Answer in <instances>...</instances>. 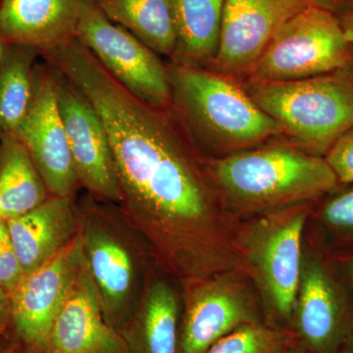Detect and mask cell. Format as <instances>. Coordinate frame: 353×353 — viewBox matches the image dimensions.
<instances>
[{
    "label": "cell",
    "mask_w": 353,
    "mask_h": 353,
    "mask_svg": "<svg viewBox=\"0 0 353 353\" xmlns=\"http://www.w3.org/2000/svg\"><path fill=\"white\" fill-rule=\"evenodd\" d=\"M68 78L105 128L119 182L120 217L152 261L178 282L245 272L228 211L173 104L148 103L123 87L92 55Z\"/></svg>",
    "instance_id": "1"
},
{
    "label": "cell",
    "mask_w": 353,
    "mask_h": 353,
    "mask_svg": "<svg viewBox=\"0 0 353 353\" xmlns=\"http://www.w3.org/2000/svg\"><path fill=\"white\" fill-rule=\"evenodd\" d=\"M208 166L223 203L234 218L317 202L340 185L324 157L287 146L234 153Z\"/></svg>",
    "instance_id": "2"
},
{
    "label": "cell",
    "mask_w": 353,
    "mask_h": 353,
    "mask_svg": "<svg viewBox=\"0 0 353 353\" xmlns=\"http://www.w3.org/2000/svg\"><path fill=\"white\" fill-rule=\"evenodd\" d=\"M316 202H301L239 224L236 245L259 294L265 322L292 330L303 236Z\"/></svg>",
    "instance_id": "3"
},
{
    "label": "cell",
    "mask_w": 353,
    "mask_h": 353,
    "mask_svg": "<svg viewBox=\"0 0 353 353\" xmlns=\"http://www.w3.org/2000/svg\"><path fill=\"white\" fill-rule=\"evenodd\" d=\"M245 92L282 134L316 157L353 128V63L290 82L250 80Z\"/></svg>",
    "instance_id": "4"
},
{
    "label": "cell",
    "mask_w": 353,
    "mask_h": 353,
    "mask_svg": "<svg viewBox=\"0 0 353 353\" xmlns=\"http://www.w3.org/2000/svg\"><path fill=\"white\" fill-rule=\"evenodd\" d=\"M78 210L83 257L102 312L106 322L120 332L138 303L152 257L113 203L90 194Z\"/></svg>",
    "instance_id": "5"
},
{
    "label": "cell",
    "mask_w": 353,
    "mask_h": 353,
    "mask_svg": "<svg viewBox=\"0 0 353 353\" xmlns=\"http://www.w3.org/2000/svg\"><path fill=\"white\" fill-rule=\"evenodd\" d=\"M172 104L188 131L218 148L236 150L282 134L245 90L219 73L172 63Z\"/></svg>",
    "instance_id": "6"
},
{
    "label": "cell",
    "mask_w": 353,
    "mask_h": 353,
    "mask_svg": "<svg viewBox=\"0 0 353 353\" xmlns=\"http://www.w3.org/2000/svg\"><path fill=\"white\" fill-rule=\"evenodd\" d=\"M350 63L353 43L336 15L308 6L281 26L250 75V80L261 82H290Z\"/></svg>",
    "instance_id": "7"
},
{
    "label": "cell",
    "mask_w": 353,
    "mask_h": 353,
    "mask_svg": "<svg viewBox=\"0 0 353 353\" xmlns=\"http://www.w3.org/2000/svg\"><path fill=\"white\" fill-rule=\"evenodd\" d=\"M353 328V303L324 236L303 248L292 331L311 353H336Z\"/></svg>",
    "instance_id": "8"
},
{
    "label": "cell",
    "mask_w": 353,
    "mask_h": 353,
    "mask_svg": "<svg viewBox=\"0 0 353 353\" xmlns=\"http://www.w3.org/2000/svg\"><path fill=\"white\" fill-rule=\"evenodd\" d=\"M181 285L178 353H205L234 330L265 321L261 301L245 272H223Z\"/></svg>",
    "instance_id": "9"
},
{
    "label": "cell",
    "mask_w": 353,
    "mask_h": 353,
    "mask_svg": "<svg viewBox=\"0 0 353 353\" xmlns=\"http://www.w3.org/2000/svg\"><path fill=\"white\" fill-rule=\"evenodd\" d=\"M76 38L132 94L152 105H171L167 65L134 34L109 19L95 0L81 1Z\"/></svg>",
    "instance_id": "10"
},
{
    "label": "cell",
    "mask_w": 353,
    "mask_h": 353,
    "mask_svg": "<svg viewBox=\"0 0 353 353\" xmlns=\"http://www.w3.org/2000/svg\"><path fill=\"white\" fill-rule=\"evenodd\" d=\"M85 263L80 234L9 294L16 334L31 353H44L53 325Z\"/></svg>",
    "instance_id": "11"
},
{
    "label": "cell",
    "mask_w": 353,
    "mask_h": 353,
    "mask_svg": "<svg viewBox=\"0 0 353 353\" xmlns=\"http://www.w3.org/2000/svg\"><path fill=\"white\" fill-rule=\"evenodd\" d=\"M51 68L58 109L80 185L95 199L119 203L120 185L112 150L99 113L71 81Z\"/></svg>",
    "instance_id": "12"
},
{
    "label": "cell",
    "mask_w": 353,
    "mask_h": 353,
    "mask_svg": "<svg viewBox=\"0 0 353 353\" xmlns=\"http://www.w3.org/2000/svg\"><path fill=\"white\" fill-rule=\"evenodd\" d=\"M16 136L24 143L50 196L74 197L80 187L58 109L53 70L38 63L34 97Z\"/></svg>",
    "instance_id": "13"
},
{
    "label": "cell",
    "mask_w": 353,
    "mask_h": 353,
    "mask_svg": "<svg viewBox=\"0 0 353 353\" xmlns=\"http://www.w3.org/2000/svg\"><path fill=\"white\" fill-rule=\"evenodd\" d=\"M307 0H226L213 62L226 76L250 73L281 26Z\"/></svg>",
    "instance_id": "14"
},
{
    "label": "cell",
    "mask_w": 353,
    "mask_h": 353,
    "mask_svg": "<svg viewBox=\"0 0 353 353\" xmlns=\"http://www.w3.org/2000/svg\"><path fill=\"white\" fill-rule=\"evenodd\" d=\"M44 353H128L122 334L104 318L85 261L55 320Z\"/></svg>",
    "instance_id": "15"
},
{
    "label": "cell",
    "mask_w": 353,
    "mask_h": 353,
    "mask_svg": "<svg viewBox=\"0 0 353 353\" xmlns=\"http://www.w3.org/2000/svg\"><path fill=\"white\" fill-rule=\"evenodd\" d=\"M6 222L25 275L43 266L75 238L80 219L74 197L50 196Z\"/></svg>",
    "instance_id": "16"
},
{
    "label": "cell",
    "mask_w": 353,
    "mask_h": 353,
    "mask_svg": "<svg viewBox=\"0 0 353 353\" xmlns=\"http://www.w3.org/2000/svg\"><path fill=\"white\" fill-rule=\"evenodd\" d=\"M182 294L172 278L150 273L141 296L120 330L128 353H178Z\"/></svg>",
    "instance_id": "17"
},
{
    "label": "cell",
    "mask_w": 353,
    "mask_h": 353,
    "mask_svg": "<svg viewBox=\"0 0 353 353\" xmlns=\"http://www.w3.org/2000/svg\"><path fill=\"white\" fill-rule=\"evenodd\" d=\"M82 0H0V38L39 52L76 38Z\"/></svg>",
    "instance_id": "18"
},
{
    "label": "cell",
    "mask_w": 353,
    "mask_h": 353,
    "mask_svg": "<svg viewBox=\"0 0 353 353\" xmlns=\"http://www.w3.org/2000/svg\"><path fill=\"white\" fill-rule=\"evenodd\" d=\"M226 0H168L176 46L174 63L199 67L214 60Z\"/></svg>",
    "instance_id": "19"
},
{
    "label": "cell",
    "mask_w": 353,
    "mask_h": 353,
    "mask_svg": "<svg viewBox=\"0 0 353 353\" xmlns=\"http://www.w3.org/2000/svg\"><path fill=\"white\" fill-rule=\"evenodd\" d=\"M31 154L16 134L0 139V208L2 219H13L50 197Z\"/></svg>",
    "instance_id": "20"
},
{
    "label": "cell",
    "mask_w": 353,
    "mask_h": 353,
    "mask_svg": "<svg viewBox=\"0 0 353 353\" xmlns=\"http://www.w3.org/2000/svg\"><path fill=\"white\" fill-rule=\"evenodd\" d=\"M103 13L158 55L173 58L175 25L168 0H95Z\"/></svg>",
    "instance_id": "21"
},
{
    "label": "cell",
    "mask_w": 353,
    "mask_h": 353,
    "mask_svg": "<svg viewBox=\"0 0 353 353\" xmlns=\"http://www.w3.org/2000/svg\"><path fill=\"white\" fill-rule=\"evenodd\" d=\"M41 52L31 46L9 44L0 62V139L15 134L32 97Z\"/></svg>",
    "instance_id": "22"
},
{
    "label": "cell",
    "mask_w": 353,
    "mask_h": 353,
    "mask_svg": "<svg viewBox=\"0 0 353 353\" xmlns=\"http://www.w3.org/2000/svg\"><path fill=\"white\" fill-rule=\"evenodd\" d=\"M312 215L325 240L334 250H353V183L323 196Z\"/></svg>",
    "instance_id": "23"
},
{
    "label": "cell",
    "mask_w": 353,
    "mask_h": 353,
    "mask_svg": "<svg viewBox=\"0 0 353 353\" xmlns=\"http://www.w3.org/2000/svg\"><path fill=\"white\" fill-rule=\"evenodd\" d=\"M296 340L292 330L257 322L234 330L205 353H284Z\"/></svg>",
    "instance_id": "24"
},
{
    "label": "cell",
    "mask_w": 353,
    "mask_h": 353,
    "mask_svg": "<svg viewBox=\"0 0 353 353\" xmlns=\"http://www.w3.org/2000/svg\"><path fill=\"white\" fill-rule=\"evenodd\" d=\"M324 158L341 185L353 183V128L334 143Z\"/></svg>",
    "instance_id": "25"
},
{
    "label": "cell",
    "mask_w": 353,
    "mask_h": 353,
    "mask_svg": "<svg viewBox=\"0 0 353 353\" xmlns=\"http://www.w3.org/2000/svg\"><path fill=\"white\" fill-rule=\"evenodd\" d=\"M23 276L22 265L8 236L0 254V287L10 294L19 284Z\"/></svg>",
    "instance_id": "26"
},
{
    "label": "cell",
    "mask_w": 353,
    "mask_h": 353,
    "mask_svg": "<svg viewBox=\"0 0 353 353\" xmlns=\"http://www.w3.org/2000/svg\"><path fill=\"white\" fill-rule=\"evenodd\" d=\"M331 250L334 263L347 285L353 303V250H334L331 248Z\"/></svg>",
    "instance_id": "27"
},
{
    "label": "cell",
    "mask_w": 353,
    "mask_h": 353,
    "mask_svg": "<svg viewBox=\"0 0 353 353\" xmlns=\"http://www.w3.org/2000/svg\"><path fill=\"white\" fill-rule=\"evenodd\" d=\"M334 15L348 41L353 43V0H347Z\"/></svg>",
    "instance_id": "28"
},
{
    "label": "cell",
    "mask_w": 353,
    "mask_h": 353,
    "mask_svg": "<svg viewBox=\"0 0 353 353\" xmlns=\"http://www.w3.org/2000/svg\"><path fill=\"white\" fill-rule=\"evenodd\" d=\"M11 321H12V315H11L10 296L6 290L0 287V334L6 329Z\"/></svg>",
    "instance_id": "29"
},
{
    "label": "cell",
    "mask_w": 353,
    "mask_h": 353,
    "mask_svg": "<svg viewBox=\"0 0 353 353\" xmlns=\"http://www.w3.org/2000/svg\"><path fill=\"white\" fill-rule=\"evenodd\" d=\"M347 0H307L311 6L324 9L332 13H336Z\"/></svg>",
    "instance_id": "30"
},
{
    "label": "cell",
    "mask_w": 353,
    "mask_h": 353,
    "mask_svg": "<svg viewBox=\"0 0 353 353\" xmlns=\"http://www.w3.org/2000/svg\"><path fill=\"white\" fill-rule=\"evenodd\" d=\"M284 353H311L309 352L307 348L304 347L303 343H299V341H297V339L296 341H294V343H292V345H290L289 347L287 348V350H285Z\"/></svg>",
    "instance_id": "31"
},
{
    "label": "cell",
    "mask_w": 353,
    "mask_h": 353,
    "mask_svg": "<svg viewBox=\"0 0 353 353\" xmlns=\"http://www.w3.org/2000/svg\"><path fill=\"white\" fill-rule=\"evenodd\" d=\"M336 353H353V328L345 339V343L341 345L340 350Z\"/></svg>",
    "instance_id": "32"
},
{
    "label": "cell",
    "mask_w": 353,
    "mask_h": 353,
    "mask_svg": "<svg viewBox=\"0 0 353 353\" xmlns=\"http://www.w3.org/2000/svg\"><path fill=\"white\" fill-rule=\"evenodd\" d=\"M8 236V229H7L6 221H0V254H1L2 248H3L4 243H6Z\"/></svg>",
    "instance_id": "33"
},
{
    "label": "cell",
    "mask_w": 353,
    "mask_h": 353,
    "mask_svg": "<svg viewBox=\"0 0 353 353\" xmlns=\"http://www.w3.org/2000/svg\"><path fill=\"white\" fill-rule=\"evenodd\" d=\"M8 46L9 43H7L6 41L0 38V62H1L2 58H3L4 54H6Z\"/></svg>",
    "instance_id": "34"
},
{
    "label": "cell",
    "mask_w": 353,
    "mask_h": 353,
    "mask_svg": "<svg viewBox=\"0 0 353 353\" xmlns=\"http://www.w3.org/2000/svg\"><path fill=\"white\" fill-rule=\"evenodd\" d=\"M2 215H1V208H0V221H2Z\"/></svg>",
    "instance_id": "35"
}]
</instances>
